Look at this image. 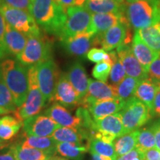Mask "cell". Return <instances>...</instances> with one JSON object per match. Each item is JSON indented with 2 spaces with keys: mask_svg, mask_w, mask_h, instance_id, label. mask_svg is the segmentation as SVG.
Here are the masks:
<instances>
[{
  "mask_svg": "<svg viewBox=\"0 0 160 160\" xmlns=\"http://www.w3.org/2000/svg\"><path fill=\"white\" fill-rule=\"evenodd\" d=\"M125 5L114 0H87L84 7L91 13H125Z\"/></svg>",
  "mask_w": 160,
  "mask_h": 160,
  "instance_id": "cell-25",
  "label": "cell"
},
{
  "mask_svg": "<svg viewBox=\"0 0 160 160\" xmlns=\"http://www.w3.org/2000/svg\"><path fill=\"white\" fill-rule=\"evenodd\" d=\"M89 151L91 153H97L102 156L107 160H117V159L113 143L106 142L97 138H93L90 142Z\"/></svg>",
  "mask_w": 160,
  "mask_h": 160,
  "instance_id": "cell-32",
  "label": "cell"
},
{
  "mask_svg": "<svg viewBox=\"0 0 160 160\" xmlns=\"http://www.w3.org/2000/svg\"><path fill=\"white\" fill-rule=\"evenodd\" d=\"M131 48L133 55L148 73L151 64L159 57V53L151 49L141 39L137 31H135L134 35L132 39Z\"/></svg>",
  "mask_w": 160,
  "mask_h": 160,
  "instance_id": "cell-20",
  "label": "cell"
},
{
  "mask_svg": "<svg viewBox=\"0 0 160 160\" xmlns=\"http://www.w3.org/2000/svg\"><path fill=\"white\" fill-rule=\"evenodd\" d=\"M0 107L3 108L8 111L13 113L17 109L13 96L8 88L5 85V82L0 77Z\"/></svg>",
  "mask_w": 160,
  "mask_h": 160,
  "instance_id": "cell-35",
  "label": "cell"
},
{
  "mask_svg": "<svg viewBox=\"0 0 160 160\" xmlns=\"http://www.w3.org/2000/svg\"><path fill=\"white\" fill-rule=\"evenodd\" d=\"M36 66L40 91L42 93L45 101L51 102L56 85L60 76L57 65L51 59Z\"/></svg>",
  "mask_w": 160,
  "mask_h": 160,
  "instance_id": "cell-9",
  "label": "cell"
},
{
  "mask_svg": "<svg viewBox=\"0 0 160 160\" xmlns=\"http://www.w3.org/2000/svg\"><path fill=\"white\" fill-rule=\"evenodd\" d=\"M60 41L69 55L77 57H84L87 55L92 46L100 45L98 36L91 31L79 33Z\"/></svg>",
  "mask_w": 160,
  "mask_h": 160,
  "instance_id": "cell-12",
  "label": "cell"
},
{
  "mask_svg": "<svg viewBox=\"0 0 160 160\" xmlns=\"http://www.w3.org/2000/svg\"><path fill=\"white\" fill-rule=\"evenodd\" d=\"M156 147L155 137L151 127H148L139 130L137 136L136 148L140 152L145 153L148 150Z\"/></svg>",
  "mask_w": 160,
  "mask_h": 160,
  "instance_id": "cell-34",
  "label": "cell"
},
{
  "mask_svg": "<svg viewBox=\"0 0 160 160\" xmlns=\"http://www.w3.org/2000/svg\"><path fill=\"white\" fill-rule=\"evenodd\" d=\"M50 160H68L66 159H63V158H61V157H58L57 156H54V157H53L51 158Z\"/></svg>",
  "mask_w": 160,
  "mask_h": 160,
  "instance_id": "cell-51",
  "label": "cell"
},
{
  "mask_svg": "<svg viewBox=\"0 0 160 160\" xmlns=\"http://www.w3.org/2000/svg\"><path fill=\"white\" fill-rule=\"evenodd\" d=\"M124 103L119 98L98 101L87 108L93 119L113 115L122 108Z\"/></svg>",
  "mask_w": 160,
  "mask_h": 160,
  "instance_id": "cell-22",
  "label": "cell"
},
{
  "mask_svg": "<svg viewBox=\"0 0 160 160\" xmlns=\"http://www.w3.org/2000/svg\"><path fill=\"white\" fill-rule=\"evenodd\" d=\"M88 151L89 145L71 142H58L57 145V153L70 159L83 160L85 154Z\"/></svg>",
  "mask_w": 160,
  "mask_h": 160,
  "instance_id": "cell-27",
  "label": "cell"
},
{
  "mask_svg": "<svg viewBox=\"0 0 160 160\" xmlns=\"http://www.w3.org/2000/svg\"><path fill=\"white\" fill-rule=\"evenodd\" d=\"M30 13L44 31L57 37L67 19L66 11L55 0H32Z\"/></svg>",
  "mask_w": 160,
  "mask_h": 160,
  "instance_id": "cell-2",
  "label": "cell"
},
{
  "mask_svg": "<svg viewBox=\"0 0 160 160\" xmlns=\"http://www.w3.org/2000/svg\"><path fill=\"white\" fill-rule=\"evenodd\" d=\"M120 22L129 24L125 13H91V25L89 31L96 35L102 34Z\"/></svg>",
  "mask_w": 160,
  "mask_h": 160,
  "instance_id": "cell-18",
  "label": "cell"
},
{
  "mask_svg": "<svg viewBox=\"0 0 160 160\" xmlns=\"http://www.w3.org/2000/svg\"><path fill=\"white\" fill-rule=\"evenodd\" d=\"M116 98L118 97L114 86L104 82L89 79L88 92L81 101V106L87 108L96 102Z\"/></svg>",
  "mask_w": 160,
  "mask_h": 160,
  "instance_id": "cell-16",
  "label": "cell"
},
{
  "mask_svg": "<svg viewBox=\"0 0 160 160\" xmlns=\"http://www.w3.org/2000/svg\"><path fill=\"white\" fill-rule=\"evenodd\" d=\"M24 139L22 142H19L22 146L33 148L41 150L56 155L57 153V141L52 137H42L35 136H28L24 133Z\"/></svg>",
  "mask_w": 160,
  "mask_h": 160,
  "instance_id": "cell-26",
  "label": "cell"
},
{
  "mask_svg": "<svg viewBox=\"0 0 160 160\" xmlns=\"http://www.w3.org/2000/svg\"><path fill=\"white\" fill-rule=\"evenodd\" d=\"M127 3H131V2H137V1H140V0H125Z\"/></svg>",
  "mask_w": 160,
  "mask_h": 160,
  "instance_id": "cell-52",
  "label": "cell"
},
{
  "mask_svg": "<svg viewBox=\"0 0 160 160\" xmlns=\"http://www.w3.org/2000/svg\"><path fill=\"white\" fill-rule=\"evenodd\" d=\"M139 82V80L136 78L125 77L119 85L114 86L117 97L123 102H125L131 98L134 97L135 91Z\"/></svg>",
  "mask_w": 160,
  "mask_h": 160,
  "instance_id": "cell-33",
  "label": "cell"
},
{
  "mask_svg": "<svg viewBox=\"0 0 160 160\" xmlns=\"http://www.w3.org/2000/svg\"><path fill=\"white\" fill-rule=\"evenodd\" d=\"M145 160H160V151L151 149L145 153Z\"/></svg>",
  "mask_w": 160,
  "mask_h": 160,
  "instance_id": "cell-44",
  "label": "cell"
},
{
  "mask_svg": "<svg viewBox=\"0 0 160 160\" xmlns=\"http://www.w3.org/2000/svg\"><path fill=\"white\" fill-rule=\"evenodd\" d=\"M112 65L106 62H99L93 67L92 71V75L98 81L105 82L108 81L111 71Z\"/></svg>",
  "mask_w": 160,
  "mask_h": 160,
  "instance_id": "cell-37",
  "label": "cell"
},
{
  "mask_svg": "<svg viewBox=\"0 0 160 160\" xmlns=\"http://www.w3.org/2000/svg\"><path fill=\"white\" fill-rule=\"evenodd\" d=\"M159 85L160 83L153 81L148 77L139 82L134 93V97L142 102L148 108L151 114L153 113L155 96Z\"/></svg>",
  "mask_w": 160,
  "mask_h": 160,
  "instance_id": "cell-24",
  "label": "cell"
},
{
  "mask_svg": "<svg viewBox=\"0 0 160 160\" xmlns=\"http://www.w3.org/2000/svg\"><path fill=\"white\" fill-rule=\"evenodd\" d=\"M28 37L8 24L6 23L5 45L8 53L12 56H18L22 52L27 42Z\"/></svg>",
  "mask_w": 160,
  "mask_h": 160,
  "instance_id": "cell-23",
  "label": "cell"
},
{
  "mask_svg": "<svg viewBox=\"0 0 160 160\" xmlns=\"http://www.w3.org/2000/svg\"><path fill=\"white\" fill-rule=\"evenodd\" d=\"M9 143H5L4 142H0V150L4 148H6L7 146H8Z\"/></svg>",
  "mask_w": 160,
  "mask_h": 160,
  "instance_id": "cell-50",
  "label": "cell"
},
{
  "mask_svg": "<svg viewBox=\"0 0 160 160\" xmlns=\"http://www.w3.org/2000/svg\"><path fill=\"white\" fill-rule=\"evenodd\" d=\"M152 115L160 117V85L159 86V88H158L157 93H156L155 96Z\"/></svg>",
  "mask_w": 160,
  "mask_h": 160,
  "instance_id": "cell-43",
  "label": "cell"
},
{
  "mask_svg": "<svg viewBox=\"0 0 160 160\" xmlns=\"http://www.w3.org/2000/svg\"><path fill=\"white\" fill-rule=\"evenodd\" d=\"M148 77L153 81L160 83V53L159 57L150 65L148 71Z\"/></svg>",
  "mask_w": 160,
  "mask_h": 160,
  "instance_id": "cell-40",
  "label": "cell"
},
{
  "mask_svg": "<svg viewBox=\"0 0 160 160\" xmlns=\"http://www.w3.org/2000/svg\"><path fill=\"white\" fill-rule=\"evenodd\" d=\"M0 1L11 7L24 10L28 12H30L32 4V0H0Z\"/></svg>",
  "mask_w": 160,
  "mask_h": 160,
  "instance_id": "cell-39",
  "label": "cell"
},
{
  "mask_svg": "<svg viewBox=\"0 0 160 160\" xmlns=\"http://www.w3.org/2000/svg\"><path fill=\"white\" fill-rule=\"evenodd\" d=\"M126 73L124 69L122 62H120L119 58L115 60L113 65L111 67V71L110 73V81L111 85L113 86H117L125 78Z\"/></svg>",
  "mask_w": 160,
  "mask_h": 160,
  "instance_id": "cell-36",
  "label": "cell"
},
{
  "mask_svg": "<svg viewBox=\"0 0 160 160\" xmlns=\"http://www.w3.org/2000/svg\"><path fill=\"white\" fill-rule=\"evenodd\" d=\"M137 31L141 39L151 49L160 53V22Z\"/></svg>",
  "mask_w": 160,
  "mask_h": 160,
  "instance_id": "cell-30",
  "label": "cell"
},
{
  "mask_svg": "<svg viewBox=\"0 0 160 160\" xmlns=\"http://www.w3.org/2000/svg\"><path fill=\"white\" fill-rule=\"evenodd\" d=\"M138 133L139 130L130 132L114 140L113 145L117 157L125 155L136 148Z\"/></svg>",
  "mask_w": 160,
  "mask_h": 160,
  "instance_id": "cell-31",
  "label": "cell"
},
{
  "mask_svg": "<svg viewBox=\"0 0 160 160\" xmlns=\"http://www.w3.org/2000/svg\"><path fill=\"white\" fill-rule=\"evenodd\" d=\"M129 24L120 22L103 33L97 35L100 46L105 51H112L123 44H131L132 34Z\"/></svg>",
  "mask_w": 160,
  "mask_h": 160,
  "instance_id": "cell-11",
  "label": "cell"
},
{
  "mask_svg": "<svg viewBox=\"0 0 160 160\" xmlns=\"http://www.w3.org/2000/svg\"><path fill=\"white\" fill-rule=\"evenodd\" d=\"M6 28V22L2 15L0 13V59H5L9 53L5 45V33Z\"/></svg>",
  "mask_w": 160,
  "mask_h": 160,
  "instance_id": "cell-38",
  "label": "cell"
},
{
  "mask_svg": "<svg viewBox=\"0 0 160 160\" xmlns=\"http://www.w3.org/2000/svg\"><path fill=\"white\" fill-rule=\"evenodd\" d=\"M0 160H17L14 145H11L7 151L0 153Z\"/></svg>",
  "mask_w": 160,
  "mask_h": 160,
  "instance_id": "cell-42",
  "label": "cell"
},
{
  "mask_svg": "<svg viewBox=\"0 0 160 160\" xmlns=\"http://www.w3.org/2000/svg\"><path fill=\"white\" fill-rule=\"evenodd\" d=\"M152 131L153 132L156 142V148L160 151V119H158L153 122L151 126Z\"/></svg>",
  "mask_w": 160,
  "mask_h": 160,
  "instance_id": "cell-41",
  "label": "cell"
},
{
  "mask_svg": "<svg viewBox=\"0 0 160 160\" xmlns=\"http://www.w3.org/2000/svg\"><path fill=\"white\" fill-rule=\"evenodd\" d=\"M11 113V112L8 111V110H6L5 108H3L0 107V115H3V114H7V113Z\"/></svg>",
  "mask_w": 160,
  "mask_h": 160,
  "instance_id": "cell-49",
  "label": "cell"
},
{
  "mask_svg": "<svg viewBox=\"0 0 160 160\" xmlns=\"http://www.w3.org/2000/svg\"><path fill=\"white\" fill-rule=\"evenodd\" d=\"M91 160H107L102 156L98 155L97 153H91Z\"/></svg>",
  "mask_w": 160,
  "mask_h": 160,
  "instance_id": "cell-47",
  "label": "cell"
},
{
  "mask_svg": "<svg viewBox=\"0 0 160 160\" xmlns=\"http://www.w3.org/2000/svg\"><path fill=\"white\" fill-rule=\"evenodd\" d=\"M58 142H71L79 145H89L91 140L90 132L83 128L59 127L51 136Z\"/></svg>",
  "mask_w": 160,
  "mask_h": 160,
  "instance_id": "cell-19",
  "label": "cell"
},
{
  "mask_svg": "<svg viewBox=\"0 0 160 160\" xmlns=\"http://www.w3.org/2000/svg\"><path fill=\"white\" fill-rule=\"evenodd\" d=\"M93 131L95 133L93 138L110 143H113L118 137L128 133L122 121L115 114L94 119Z\"/></svg>",
  "mask_w": 160,
  "mask_h": 160,
  "instance_id": "cell-10",
  "label": "cell"
},
{
  "mask_svg": "<svg viewBox=\"0 0 160 160\" xmlns=\"http://www.w3.org/2000/svg\"><path fill=\"white\" fill-rule=\"evenodd\" d=\"M52 102L59 103L66 108L73 110L81 105V99L73 88L65 73H61L56 85Z\"/></svg>",
  "mask_w": 160,
  "mask_h": 160,
  "instance_id": "cell-13",
  "label": "cell"
},
{
  "mask_svg": "<svg viewBox=\"0 0 160 160\" xmlns=\"http://www.w3.org/2000/svg\"><path fill=\"white\" fill-rule=\"evenodd\" d=\"M114 1H116L117 2L119 3V4H124V3L126 2L125 0H114Z\"/></svg>",
  "mask_w": 160,
  "mask_h": 160,
  "instance_id": "cell-53",
  "label": "cell"
},
{
  "mask_svg": "<svg viewBox=\"0 0 160 160\" xmlns=\"http://www.w3.org/2000/svg\"><path fill=\"white\" fill-rule=\"evenodd\" d=\"M29 88L25 102L17 108L13 114L19 121L23 122L28 118L39 114L46 105L45 97L40 91L37 79V66L28 67Z\"/></svg>",
  "mask_w": 160,
  "mask_h": 160,
  "instance_id": "cell-4",
  "label": "cell"
},
{
  "mask_svg": "<svg viewBox=\"0 0 160 160\" xmlns=\"http://www.w3.org/2000/svg\"><path fill=\"white\" fill-rule=\"evenodd\" d=\"M22 128V122L16 117L5 116L0 118V139L8 141L13 139Z\"/></svg>",
  "mask_w": 160,
  "mask_h": 160,
  "instance_id": "cell-28",
  "label": "cell"
},
{
  "mask_svg": "<svg viewBox=\"0 0 160 160\" xmlns=\"http://www.w3.org/2000/svg\"><path fill=\"white\" fill-rule=\"evenodd\" d=\"M65 75L82 101L87 93L89 84L85 68L79 62H75L70 66Z\"/></svg>",
  "mask_w": 160,
  "mask_h": 160,
  "instance_id": "cell-21",
  "label": "cell"
},
{
  "mask_svg": "<svg viewBox=\"0 0 160 160\" xmlns=\"http://www.w3.org/2000/svg\"><path fill=\"white\" fill-rule=\"evenodd\" d=\"M51 42L42 34L28 37L25 48L17 59L26 67L37 65L52 59Z\"/></svg>",
  "mask_w": 160,
  "mask_h": 160,
  "instance_id": "cell-5",
  "label": "cell"
},
{
  "mask_svg": "<svg viewBox=\"0 0 160 160\" xmlns=\"http://www.w3.org/2000/svg\"><path fill=\"white\" fill-rule=\"evenodd\" d=\"M87 0H75V5L74 6H79V7H82L85 5V4Z\"/></svg>",
  "mask_w": 160,
  "mask_h": 160,
  "instance_id": "cell-48",
  "label": "cell"
},
{
  "mask_svg": "<svg viewBox=\"0 0 160 160\" xmlns=\"http://www.w3.org/2000/svg\"><path fill=\"white\" fill-rule=\"evenodd\" d=\"M0 77L11 91L16 106L20 107L28 93V68L17 59L5 58L0 61Z\"/></svg>",
  "mask_w": 160,
  "mask_h": 160,
  "instance_id": "cell-1",
  "label": "cell"
},
{
  "mask_svg": "<svg viewBox=\"0 0 160 160\" xmlns=\"http://www.w3.org/2000/svg\"><path fill=\"white\" fill-rule=\"evenodd\" d=\"M67 19L58 37L60 40L73 37L90 31L91 25V13L84 6H72L67 9Z\"/></svg>",
  "mask_w": 160,
  "mask_h": 160,
  "instance_id": "cell-8",
  "label": "cell"
},
{
  "mask_svg": "<svg viewBox=\"0 0 160 160\" xmlns=\"http://www.w3.org/2000/svg\"><path fill=\"white\" fill-rule=\"evenodd\" d=\"M142 152H140L139 150H137V148L132 150L131 151L128 152L126 154L121 156V157H117V160H133V159L136 157H137L138 155H139Z\"/></svg>",
  "mask_w": 160,
  "mask_h": 160,
  "instance_id": "cell-45",
  "label": "cell"
},
{
  "mask_svg": "<svg viewBox=\"0 0 160 160\" xmlns=\"http://www.w3.org/2000/svg\"><path fill=\"white\" fill-rule=\"evenodd\" d=\"M57 2L61 5L65 11L67 9L72 6H74L75 5V0H55Z\"/></svg>",
  "mask_w": 160,
  "mask_h": 160,
  "instance_id": "cell-46",
  "label": "cell"
},
{
  "mask_svg": "<svg viewBox=\"0 0 160 160\" xmlns=\"http://www.w3.org/2000/svg\"><path fill=\"white\" fill-rule=\"evenodd\" d=\"M3 142V141H2V140H1V139H0V142Z\"/></svg>",
  "mask_w": 160,
  "mask_h": 160,
  "instance_id": "cell-54",
  "label": "cell"
},
{
  "mask_svg": "<svg viewBox=\"0 0 160 160\" xmlns=\"http://www.w3.org/2000/svg\"><path fill=\"white\" fill-rule=\"evenodd\" d=\"M125 14L134 31L145 28L160 22V0H140L127 3Z\"/></svg>",
  "mask_w": 160,
  "mask_h": 160,
  "instance_id": "cell-3",
  "label": "cell"
},
{
  "mask_svg": "<svg viewBox=\"0 0 160 160\" xmlns=\"http://www.w3.org/2000/svg\"><path fill=\"white\" fill-rule=\"evenodd\" d=\"M116 52L128 77L136 78L139 81L148 77V73L133 55L131 44H123L116 49Z\"/></svg>",
  "mask_w": 160,
  "mask_h": 160,
  "instance_id": "cell-15",
  "label": "cell"
},
{
  "mask_svg": "<svg viewBox=\"0 0 160 160\" xmlns=\"http://www.w3.org/2000/svg\"><path fill=\"white\" fill-rule=\"evenodd\" d=\"M61 127L45 114H37L28 118L22 122L24 133L28 136L51 137L58 128Z\"/></svg>",
  "mask_w": 160,
  "mask_h": 160,
  "instance_id": "cell-14",
  "label": "cell"
},
{
  "mask_svg": "<svg viewBox=\"0 0 160 160\" xmlns=\"http://www.w3.org/2000/svg\"><path fill=\"white\" fill-rule=\"evenodd\" d=\"M115 115L121 120L128 133L139 130L153 117L146 105L135 97L126 101Z\"/></svg>",
  "mask_w": 160,
  "mask_h": 160,
  "instance_id": "cell-6",
  "label": "cell"
},
{
  "mask_svg": "<svg viewBox=\"0 0 160 160\" xmlns=\"http://www.w3.org/2000/svg\"><path fill=\"white\" fill-rule=\"evenodd\" d=\"M43 114L49 117L61 127L83 128L82 120L79 116H73L65 107L59 103H54L44 111Z\"/></svg>",
  "mask_w": 160,
  "mask_h": 160,
  "instance_id": "cell-17",
  "label": "cell"
},
{
  "mask_svg": "<svg viewBox=\"0 0 160 160\" xmlns=\"http://www.w3.org/2000/svg\"><path fill=\"white\" fill-rule=\"evenodd\" d=\"M17 160H50L56 155L33 148L25 147L20 143L14 144Z\"/></svg>",
  "mask_w": 160,
  "mask_h": 160,
  "instance_id": "cell-29",
  "label": "cell"
},
{
  "mask_svg": "<svg viewBox=\"0 0 160 160\" xmlns=\"http://www.w3.org/2000/svg\"><path fill=\"white\" fill-rule=\"evenodd\" d=\"M0 13L6 23L27 37L42 33L40 28L30 12L11 7L0 1Z\"/></svg>",
  "mask_w": 160,
  "mask_h": 160,
  "instance_id": "cell-7",
  "label": "cell"
}]
</instances>
